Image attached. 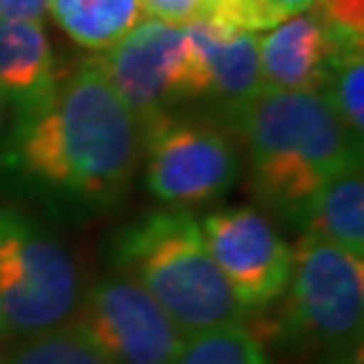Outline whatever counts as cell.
<instances>
[{"label": "cell", "instance_id": "obj_1", "mask_svg": "<svg viewBox=\"0 0 364 364\" xmlns=\"http://www.w3.org/2000/svg\"><path fill=\"white\" fill-rule=\"evenodd\" d=\"M144 138L97 60L60 73L52 90L14 114L3 156L36 186L103 205L130 189Z\"/></svg>", "mask_w": 364, "mask_h": 364}, {"label": "cell", "instance_id": "obj_2", "mask_svg": "<svg viewBox=\"0 0 364 364\" xmlns=\"http://www.w3.org/2000/svg\"><path fill=\"white\" fill-rule=\"evenodd\" d=\"M232 119L246 138L259 203L291 224L324 183L362 168V146L340 124L324 92L262 87Z\"/></svg>", "mask_w": 364, "mask_h": 364}, {"label": "cell", "instance_id": "obj_3", "mask_svg": "<svg viewBox=\"0 0 364 364\" xmlns=\"http://www.w3.org/2000/svg\"><path fill=\"white\" fill-rule=\"evenodd\" d=\"M119 275L159 302L183 338L246 324L248 313L210 259L200 221L189 210H154L122 230L114 243Z\"/></svg>", "mask_w": 364, "mask_h": 364}, {"label": "cell", "instance_id": "obj_4", "mask_svg": "<svg viewBox=\"0 0 364 364\" xmlns=\"http://www.w3.org/2000/svg\"><path fill=\"white\" fill-rule=\"evenodd\" d=\"M78 299L70 251L22 210L0 205V343L68 324Z\"/></svg>", "mask_w": 364, "mask_h": 364}, {"label": "cell", "instance_id": "obj_5", "mask_svg": "<svg viewBox=\"0 0 364 364\" xmlns=\"http://www.w3.org/2000/svg\"><path fill=\"white\" fill-rule=\"evenodd\" d=\"M364 262L321 237L302 235L291 248V275L281 332L305 346L343 348L362 340Z\"/></svg>", "mask_w": 364, "mask_h": 364}, {"label": "cell", "instance_id": "obj_6", "mask_svg": "<svg viewBox=\"0 0 364 364\" xmlns=\"http://www.w3.org/2000/svg\"><path fill=\"white\" fill-rule=\"evenodd\" d=\"M146 186L165 205H203L232 189L240 176V154L224 127L205 119L173 114L141 127Z\"/></svg>", "mask_w": 364, "mask_h": 364}, {"label": "cell", "instance_id": "obj_7", "mask_svg": "<svg viewBox=\"0 0 364 364\" xmlns=\"http://www.w3.org/2000/svg\"><path fill=\"white\" fill-rule=\"evenodd\" d=\"M111 364H173L183 332L141 284L105 275L81 291L70 318Z\"/></svg>", "mask_w": 364, "mask_h": 364}, {"label": "cell", "instance_id": "obj_8", "mask_svg": "<svg viewBox=\"0 0 364 364\" xmlns=\"http://www.w3.org/2000/svg\"><path fill=\"white\" fill-rule=\"evenodd\" d=\"M103 76L138 124L189 100L186 33L181 25L146 19L97 57Z\"/></svg>", "mask_w": 364, "mask_h": 364}, {"label": "cell", "instance_id": "obj_9", "mask_svg": "<svg viewBox=\"0 0 364 364\" xmlns=\"http://www.w3.org/2000/svg\"><path fill=\"white\" fill-rule=\"evenodd\" d=\"M200 230L210 259L246 311L264 308L287 291L291 246L262 213L254 208H221L208 213Z\"/></svg>", "mask_w": 364, "mask_h": 364}, {"label": "cell", "instance_id": "obj_10", "mask_svg": "<svg viewBox=\"0 0 364 364\" xmlns=\"http://www.w3.org/2000/svg\"><path fill=\"white\" fill-rule=\"evenodd\" d=\"M353 52H364V46L340 43L311 9L294 14L259 38L262 87L284 92H324L335 65Z\"/></svg>", "mask_w": 364, "mask_h": 364}, {"label": "cell", "instance_id": "obj_11", "mask_svg": "<svg viewBox=\"0 0 364 364\" xmlns=\"http://www.w3.org/2000/svg\"><path fill=\"white\" fill-rule=\"evenodd\" d=\"M57 76L43 25L0 19V92L11 100L14 111L43 97Z\"/></svg>", "mask_w": 364, "mask_h": 364}, {"label": "cell", "instance_id": "obj_12", "mask_svg": "<svg viewBox=\"0 0 364 364\" xmlns=\"http://www.w3.org/2000/svg\"><path fill=\"white\" fill-rule=\"evenodd\" d=\"M302 235L321 237L353 257L364 254V178L362 168L324 183L294 221Z\"/></svg>", "mask_w": 364, "mask_h": 364}, {"label": "cell", "instance_id": "obj_13", "mask_svg": "<svg viewBox=\"0 0 364 364\" xmlns=\"http://www.w3.org/2000/svg\"><path fill=\"white\" fill-rule=\"evenodd\" d=\"M49 9L57 25L92 52L111 49L144 19L141 0H52Z\"/></svg>", "mask_w": 364, "mask_h": 364}, {"label": "cell", "instance_id": "obj_14", "mask_svg": "<svg viewBox=\"0 0 364 364\" xmlns=\"http://www.w3.org/2000/svg\"><path fill=\"white\" fill-rule=\"evenodd\" d=\"M173 364H273V359L246 324H237L189 335Z\"/></svg>", "mask_w": 364, "mask_h": 364}, {"label": "cell", "instance_id": "obj_15", "mask_svg": "<svg viewBox=\"0 0 364 364\" xmlns=\"http://www.w3.org/2000/svg\"><path fill=\"white\" fill-rule=\"evenodd\" d=\"M0 364H111L103 353L81 335L73 321L49 329L43 335L16 340L0 353Z\"/></svg>", "mask_w": 364, "mask_h": 364}, {"label": "cell", "instance_id": "obj_16", "mask_svg": "<svg viewBox=\"0 0 364 364\" xmlns=\"http://www.w3.org/2000/svg\"><path fill=\"white\" fill-rule=\"evenodd\" d=\"M364 52L346 54L340 60L332 76L326 81L329 95H324L340 124L351 135L356 144L362 146L364 138Z\"/></svg>", "mask_w": 364, "mask_h": 364}, {"label": "cell", "instance_id": "obj_17", "mask_svg": "<svg viewBox=\"0 0 364 364\" xmlns=\"http://www.w3.org/2000/svg\"><path fill=\"white\" fill-rule=\"evenodd\" d=\"M311 11L348 46H364V0H313Z\"/></svg>", "mask_w": 364, "mask_h": 364}, {"label": "cell", "instance_id": "obj_18", "mask_svg": "<svg viewBox=\"0 0 364 364\" xmlns=\"http://www.w3.org/2000/svg\"><path fill=\"white\" fill-rule=\"evenodd\" d=\"M144 14L154 16L168 25H189L192 19L203 16L205 0H141Z\"/></svg>", "mask_w": 364, "mask_h": 364}, {"label": "cell", "instance_id": "obj_19", "mask_svg": "<svg viewBox=\"0 0 364 364\" xmlns=\"http://www.w3.org/2000/svg\"><path fill=\"white\" fill-rule=\"evenodd\" d=\"M52 0H0V19L14 22H41Z\"/></svg>", "mask_w": 364, "mask_h": 364}, {"label": "cell", "instance_id": "obj_20", "mask_svg": "<svg viewBox=\"0 0 364 364\" xmlns=\"http://www.w3.org/2000/svg\"><path fill=\"white\" fill-rule=\"evenodd\" d=\"M262 6L270 16V25H278V22H284L294 14L308 11L313 6V0H262Z\"/></svg>", "mask_w": 364, "mask_h": 364}, {"label": "cell", "instance_id": "obj_21", "mask_svg": "<svg viewBox=\"0 0 364 364\" xmlns=\"http://www.w3.org/2000/svg\"><path fill=\"white\" fill-rule=\"evenodd\" d=\"M321 364H364L362 340L351 343V346H343V348H335Z\"/></svg>", "mask_w": 364, "mask_h": 364}, {"label": "cell", "instance_id": "obj_22", "mask_svg": "<svg viewBox=\"0 0 364 364\" xmlns=\"http://www.w3.org/2000/svg\"><path fill=\"white\" fill-rule=\"evenodd\" d=\"M11 100L0 92V154H3V146H6V130H9V122H11Z\"/></svg>", "mask_w": 364, "mask_h": 364}]
</instances>
